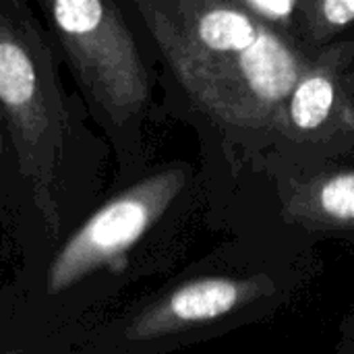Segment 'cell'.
I'll use <instances>...</instances> for the list:
<instances>
[{"label":"cell","instance_id":"cell-3","mask_svg":"<svg viewBox=\"0 0 354 354\" xmlns=\"http://www.w3.org/2000/svg\"><path fill=\"white\" fill-rule=\"evenodd\" d=\"M187 185L183 166L127 183L54 249L23 266L10 292V328L31 340H68L93 324L133 253Z\"/></svg>","mask_w":354,"mask_h":354},{"label":"cell","instance_id":"cell-7","mask_svg":"<svg viewBox=\"0 0 354 354\" xmlns=\"http://www.w3.org/2000/svg\"><path fill=\"white\" fill-rule=\"evenodd\" d=\"M0 214L6 218L8 228L12 230L15 241H19L23 255L31 243V228H29V212L27 199L23 193V185L17 170V160L8 141V133L0 114Z\"/></svg>","mask_w":354,"mask_h":354},{"label":"cell","instance_id":"cell-6","mask_svg":"<svg viewBox=\"0 0 354 354\" xmlns=\"http://www.w3.org/2000/svg\"><path fill=\"white\" fill-rule=\"evenodd\" d=\"M334 104L336 83L332 75L322 68H307L286 102V112L299 131H315L332 116Z\"/></svg>","mask_w":354,"mask_h":354},{"label":"cell","instance_id":"cell-1","mask_svg":"<svg viewBox=\"0 0 354 354\" xmlns=\"http://www.w3.org/2000/svg\"><path fill=\"white\" fill-rule=\"evenodd\" d=\"M0 114L27 199L29 266L100 205L108 156L31 0H0Z\"/></svg>","mask_w":354,"mask_h":354},{"label":"cell","instance_id":"cell-4","mask_svg":"<svg viewBox=\"0 0 354 354\" xmlns=\"http://www.w3.org/2000/svg\"><path fill=\"white\" fill-rule=\"evenodd\" d=\"M60 64L89 120L106 137L118 180H137L141 122L151 104V71L124 2L33 0Z\"/></svg>","mask_w":354,"mask_h":354},{"label":"cell","instance_id":"cell-8","mask_svg":"<svg viewBox=\"0 0 354 354\" xmlns=\"http://www.w3.org/2000/svg\"><path fill=\"white\" fill-rule=\"evenodd\" d=\"M313 37L324 39L354 23V0H317L303 6Z\"/></svg>","mask_w":354,"mask_h":354},{"label":"cell","instance_id":"cell-2","mask_svg":"<svg viewBox=\"0 0 354 354\" xmlns=\"http://www.w3.org/2000/svg\"><path fill=\"white\" fill-rule=\"evenodd\" d=\"M124 4L189 97L230 124L270 122L307 73L297 50L239 2Z\"/></svg>","mask_w":354,"mask_h":354},{"label":"cell","instance_id":"cell-5","mask_svg":"<svg viewBox=\"0 0 354 354\" xmlns=\"http://www.w3.org/2000/svg\"><path fill=\"white\" fill-rule=\"evenodd\" d=\"M288 209L292 216L332 228H354V170L332 172L297 191Z\"/></svg>","mask_w":354,"mask_h":354},{"label":"cell","instance_id":"cell-9","mask_svg":"<svg viewBox=\"0 0 354 354\" xmlns=\"http://www.w3.org/2000/svg\"><path fill=\"white\" fill-rule=\"evenodd\" d=\"M253 19L259 23H276V25H288L295 10L301 8L297 0H245L239 2Z\"/></svg>","mask_w":354,"mask_h":354},{"label":"cell","instance_id":"cell-10","mask_svg":"<svg viewBox=\"0 0 354 354\" xmlns=\"http://www.w3.org/2000/svg\"><path fill=\"white\" fill-rule=\"evenodd\" d=\"M10 311H12L10 292L8 286H4L0 288V340L10 332Z\"/></svg>","mask_w":354,"mask_h":354}]
</instances>
